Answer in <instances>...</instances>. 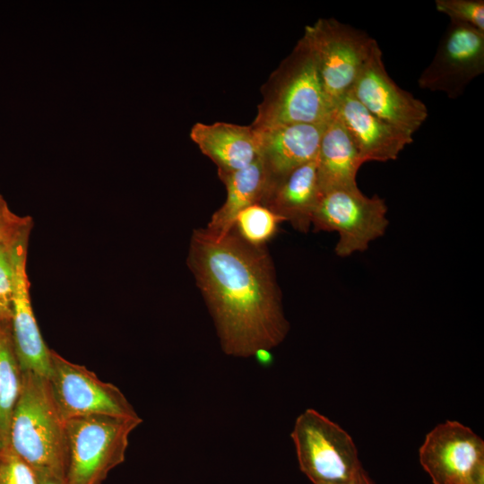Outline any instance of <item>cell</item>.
Instances as JSON below:
<instances>
[{
	"instance_id": "10",
	"label": "cell",
	"mask_w": 484,
	"mask_h": 484,
	"mask_svg": "<svg viewBox=\"0 0 484 484\" xmlns=\"http://www.w3.org/2000/svg\"><path fill=\"white\" fill-rule=\"evenodd\" d=\"M484 73V31L450 22L432 61L422 71V90L459 98L468 84Z\"/></svg>"
},
{
	"instance_id": "12",
	"label": "cell",
	"mask_w": 484,
	"mask_h": 484,
	"mask_svg": "<svg viewBox=\"0 0 484 484\" xmlns=\"http://www.w3.org/2000/svg\"><path fill=\"white\" fill-rule=\"evenodd\" d=\"M28 242L29 237L23 238L14 248L12 336L22 372H31L48 379L51 372V350L43 341L30 303L26 271Z\"/></svg>"
},
{
	"instance_id": "23",
	"label": "cell",
	"mask_w": 484,
	"mask_h": 484,
	"mask_svg": "<svg viewBox=\"0 0 484 484\" xmlns=\"http://www.w3.org/2000/svg\"><path fill=\"white\" fill-rule=\"evenodd\" d=\"M32 226L30 217L13 213L0 194V246H12L22 238L29 237Z\"/></svg>"
},
{
	"instance_id": "17",
	"label": "cell",
	"mask_w": 484,
	"mask_h": 484,
	"mask_svg": "<svg viewBox=\"0 0 484 484\" xmlns=\"http://www.w3.org/2000/svg\"><path fill=\"white\" fill-rule=\"evenodd\" d=\"M362 164L349 131L333 111L324 125L317 152L321 192L358 187L356 177Z\"/></svg>"
},
{
	"instance_id": "19",
	"label": "cell",
	"mask_w": 484,
	"mask_h": 484,
	"mask_svg": "<svg viewBox=\"0 0 484 484\" xmlns=\"http://www.w3.org/2000/svg\"><path fill=\"white\" fill-rule=\"evenodd\" d=\"M22 389V370L10 324H0V450L9 445L13 413Z\"/></svg>"
},
{
	"instance_id": "13",
	"label": "cell",
	"mask_w": 484,
	"mask_h": 484,
	"mask_svg": "<svg viewBox=\"0 0 484 484\" xmlns=\"http://www.w3.org/2000/svg\"><path fill=\"white\" fill-rule=\"evenodd\" d=\"M334 111L349 131L362 163L394 160L413 138L367 109L350 91Z\"/></svg>"
},
{
	"instance_id": "7",
	"label": "cell",
	"mask_w": 484,
	"mask_h": 484,
	"mask_svg": "<svg viewBox=\"0 0 484 484\" xmlns=\"http://www.w3.org/2000/svg\"><path fill=\"white\" fill-rule=\"evenodd\" d=\"M313 48L327 100L334 110L349 92L369 57L376 39L334 18H321L305 28Z\"/></svg>"
},
{
	"instance_id": "15",
	"label": "cell",
	"mask_w": 484,
	"mask_h": 484,
	"mask_svg": "<svg viewBox=\"0 0 484 484\" xmlns=\"http://www.w3.org/2000/svg\"><path fill=\"white\" fill-rule=\"evenodd\" d=\"M191 140L218 169V176L242 169L261 153L260 133L252 124L240 125L227 122L195 123Z\"/></svg>"
},
{
	"instance_id": "8",
	"label": "cell",
	"mask_w": 484,
	"mask_h": 484,
	"mask_svg": "<svg viewBox=\"0 0 484 484\" xmlns=\"http://www.w3.org/2000/svg\"><path fill=\"white\" fill-rule=\"evenodd\" d=\"M48 381L65 421L90 415L139 417L116 385L101 381L84 366L72 363L52 350Z\"/></svg>"
},
{
	"instance_id": "24",
	"label": "cell",
	"mask_w": 484,
	"mask_h": 484,
	"mask_svg": "<svg viewBox=\"0 0 484 484\" xmlns=\"http://www.w3.org/2000/svg\"><path fill=\"white\" fill-rule=\"evenodd\" d=\"M0 484H39L34 470L9 446L0 450Z\"/></svg>"
},
{
	"instance_id": "1",
	"label": "cell",
	"mask_w": 484,
	"mask_h": 484,
	"mask_svg": "<svg viewBox=\"0 0 484 484\" xmlns=\"http://www.w3.org/2000/svg\"><path fill=\"white\" fill-rule=\"evenodd\" d=\"M186 263L228 355L251 357L283 341L290 325L266 246L246 242L233 229L220 237L195 229Z\"/></svg>"
},
{
	"instance_id": "2",
	"label": "cell",
	"mask_w": 484,
	"mask_h": 484,
	"mask_svg": "<svg viewBox=\"0 0 484 484\" xmlns=\"http://www.w3.org/2000/svg\"><path fill=\"white\" fill-rule=\"evenodd\" d=\"M252 123L256 128L287 124H323L333 111L324 93L316 58L306 34L262 88Z\"/></svg>"
},
{
	"instance_id": "20",
	"label": "cell",
	"mask_w": 484,
	"mask_h": 484,
	"mask_svg": "<svg viewBox=\"0 0 484 484\" xmlns=\"http://www.w3.org/2000/svg\"><path fill=\"white\" fill-rule=\"evenodd\" d=\"M282 219L267 207L252 204L236 216L233 229L246 242L253 246H266L277 233Z\"/></svg>"
},
{
	"instance_id": "14",
	"label": "cell",
	"mask_w": 484,
	"mask_h": 484,
	"mask_svg": "<svg viewBox=\"0 0 484 484\" xmlns=\"http://www.w3.org/2000/svg\"><path fill=\"white\" fill-rule=\"evenodd\" d=\"M321 194L316 156L288 174L270 179L260 204L288 221L298 232L307 233Z\"/></svg>"
},
{
	"instance_id": "5",
	"label": "cell",
	"mask_w": 484,
	"mask_h": 484,
	"mask_svg": "<svg viewBox=\"0 0 484 484\" xmlns=\"http://www.w3.org/2000/svg\"><path fill=\"white\" fill-rule=\"evenodd\" d=\"M291 438L299 469L313 484L344 481L362 469L349 433L314 409L297 418Z\"/></svg>"
},
{
	"instance_id": "4",
	"label": "cell",
	"mask_w": 484,
	"mask_h": 484,
	"mask_svg": "<svg viewBox=\"0 0 484 484\" xmlns=\"http://www.w3.org/2000/svg\"><path fill=\"white\" fill-rule=\"evenodd\" d=\"M142 419L90 415L65 421L66 484H101L125 458L130 433Z\"/></svg>"
},
{
	"instance_id": "21",
	"label": "cell",
	"mask_w": 484,
	"mask_h": 484,
	"mask_svg": "<svg viewBox=\"0 0 484 484\" xmlns=\"http://www.w3.org/2000/svg\"><path fill=\"white\" fill-rule=\"evenodd\" d=\"M435 5L437 12L449 17L450 22L484 31L483 0H436Z\"/></svg>"
},
{
	"instance_id": "26",
	"label": "cell",
	"mask_w": 484,
	"mask_h": 484,
	"mask_svg": "<svg viewBox=\"0 0 484 484\" xmlns=\"http://www.w3.org/2000/svg\"><path fill=\"white\" fill-rule=\"evenodd\" d=\"M259 365L270 367L273 363V355L269 349H259L253 354Z\"/></svg>"
},
{
	"instance_id": "27",
	"label": "cell",
	"mask_w": 484,
	"mask_h": 484,
	"mask_svg": "<svg viewBox=\"0 0 484 484\" xmlns=\"http://www.w3.org/2000/svg\"><path fill=\"white\" fill-rule=\"evenodd\" d=\"M333 484H374L364 469H360L349 480Z\"/></svg>"
},
{
	"instance_id": "18",
	"label": "cell",
	"mask_w": 484,
	"mask_h": 484,
	"mask_svg": "<svg viewBox=\"0 0 484 484\" xmlns=\"http://www.w3.org/2000/svg\"><path fill=\"white\" fill-rule=\"evenodd\" d=\"M226 187L223 204L212 213L204 228L214 236H223L233 229L236 216L243 209L260 203L270 177L259 156L247 167L219 176Z\"/></svg>"
},
{
	"instance_id": "22",
	"label": "cell",
	"mask_w": 484,
	"mask_h": 484,
	"mask_svg": "<svg viewBox=\"0 0 484 484\" xmlns=\"http://www.w3.org/2000/svg\"><path fill=\"white\" fill-rule=\"evenodd\" d=\"M17 244L18 242L12 246H0V324H2L11 325L13 296L14 248Z\"/></svg>"
},
{
	"instance_id": "3",
	"label": "cell",
	"mask_w": 484,
	"mask_h": 484,
	"mask_svg": "<svg viewBox=\"0 0 484 484\" xmlns=\"http://www.w3.org/2000/svg\"><path fill=\"white\" fill-rule=\"evenodd\" d=\"M8 446L33 470L46 469L65 479V421L47 378L22 372V389L11 420Z\"/></svg>"
},
{
	"instance_id": "6",
	"label": "cell",
	"mask_w": 484,
	"mask_h": 484,
	"mask_svg": "<svg viewBox=\"0 0 484 484\" xmlns=\"http://www.w3.org/2000/svg\"><path fill=\"white\" fill-rule=\"evenodd\" d=\"M387 212L384 199L365 195L359 186L334 189L322 193L311 227L315 231L337 232L334 252L339 257H348L366 251L385 233Z\"/></svg>"
},
{
	"instance_id": "16",
	"label": "cell",
	"mask_w": 484,
	"mask_h": 484,
	"mask_svg": "<svg viewBox=\"0 0 484 484\" xmlns=\"http://www.w3.org/2000/svg\"><path fill=\"white\" fill-rule=\"evenodd\" d=\"M325 124H287L257 128L261 140L260 157L270 179L281 177L315 160Z\"/></svg>"
},
{
	"instance_id": "25",
	"label": "cell",
	"mask_w": 484,
	"mask_h": 484,
	"mask_svg": "<svg viewBox=\"0 0 484 484\" xmlns=\"http://www.w3.org/2000/svg\"><path fill=\"white\" fill-rule=\"evenodd\" d=\"M39 484H66L64 477L46 469L34 470Z\"/></svg>"
},
{
	"instance_id": "9",
	"label": "cell",
	"mask_w": 484,
	"mask_h": 484,
	"mask_svg": "<svg viewBox=\"0 0 484 484\" xmlns=\"http://www.w3.org/2000/svg\"><path fill=\"white\" fill-rule=\"evenodd\" d=\"M419 457L433 484H484V442L458 421L446 420L429 431Z\"/></svg>"
},
{
	"instance_id": "11",
	"label": "cell",
	"mask_w": 484,
	"mask_h": 484,
	"mask_svg": "<svg viewBox=\"0 0 484 484\" xmlns=\"http://www.w3.org/2000/svg\"><path fill=\"white\" fill-rule=\"evenodd\" d=\"M372 114L412 137L428 117L426 105L399 87L388 74L376 43L351 90Z\"/></svg>"
}]
</instances>
